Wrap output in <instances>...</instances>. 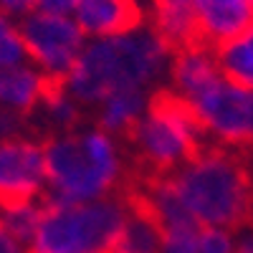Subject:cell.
<instances>
[{
	"label": "cell",
	"instance_id": "cell-1",
	"mask_svg": "<svg viewBox=\"0 0 253 253\" xmlns=\"http://www.w3.org/2000/svg\"><path fill=\"white\" fill-rule=\"evenodd\" d=\"M170 58L172 48L147 23L114 38L86 41L79 61L61 84L84 109L91 112L117 91H157L167 76Z\"/></svg>",
	"mask_w": 253,
	"mask_h": 253
},
{
	"label": "cell",
	"instance_id": "cell-2",
	"mask_svg": "<svg viewBox=\"0 0 253 253\" xmlns=\"http://www.w3.org/2000/svg\"><path fill=\"white\" fill-rule=\"evenodd\" d=\"M46 155V200L89 203L122 195L129 175V152L124 139L81 124L76 129L48 134Z\"/></svg>",
	"mask_w": 253,
	"mask_h": 253
},
{
	"label": "cell",
	"instance_id": "cell-3",
	"mask_svg": "<svg viewBox=\"0 0 253 253\" xmlns=\"http://www.w3.org/2000/svg\"><path fill=\"white\" fill-rule=\"evenodd\" d=\"M167 180L200 228L238 233L253 223V170L246 155L205 144Z\"/></svg>",
	"mask_w": 253,
	"mask_h": 253
},
{
	"label": "cell",
	"instance_id": "cell-4",
	"mask_svg": "<svg viewBox=\"0 0 253 253\" xmlns=\"http://www.w3.org/2000/svg\"><path fill=\"white\" fill-rule=\"evenodd\" d=\"M129 208V195L89 203H56L43 198L28 248L31 253H112Z\"/></svg>",
	"mask_w": 253,
	"mask_h": 253
},
{
	"label": "cell",
	"instance_id": "cell-5",
	"mask_svg": "<svg viewBox=\"0 0 253 253\" xmlns=\"http://www.w3.org/2000/svg\"><path fill=\"white\" fill-rule=\"evenodd\" d=\"M124 144L147 177H165L198 155L205 147V137L187 104L172 91L157 89Z\"/></svg>",
	"mask_w": 253,
	"mask_h": 253
},
{
	"label": "cell",
	"instance_id": "cell-6",
	"mask_svg": "<svg viewBox=\"0 0 253 253\" xmlns=\"http://www.w3.org/2000/svg\"><path fill=\"white\" fill-rule=\"evenodd\" d=\"M185 104L198 119L205 139L246 157L253 155V89L220 74Z\"/></svg>",
	"mask_w": 253,
	"mask_h": 253
},
{
	"label": "cell",
	"instance_id": "cell-7",
	"mask_svg": "<svg viewBox=\"0 0 253 253\" xmlns=\"http://www.w3.org/2000/svg\"><path fill=\"white\" fill-rule=\"evenodd\" d=\"M15 28L26 61L33 63L53 84H61L69 76L84 46H86V36L81 33L74 15L69 13L38 8L33 15L20 20Z\"/></svg>",
	"mask_w": 253,
	"mask_h": 253
},
{
	"label": "cell",
	"instance_id": "cell-8",
	"mask_svg": "<svg viewBox=\"0 0 253 253\" xmlns=\"http://www.w3.org/2000/svg\"><path fill=\"white\" fill-rule=\"evenodd\" d=\"M46 198L43 139L15 134L0 139V208Z\"/></svg>",
	"mask_w": 253,
	"mask_h": 253
},
{
	"label": "cell",
	"instance_id": "cell-9",
	"mask_svg": "<svg viewBox=\"0 0 253 253\" xmlns=\"http://www.w3.org/2000/svg\"><path fill=\"white\" fill-rule=\"evenodd\" d=\"M71 15L86 41L114 38L147 26V0H79Z\"/></svg>",
	"mask_w": 253,
	"mask_h": 253
},
{
	"label": "cell",
	"instance_id": "cell-10",
	"mask_svg": "<svg viewBox=\"0 0 253 253\" xmlns=\"http://www.w3.org/2000/svg\"><path fill=\"white\" fill-rule=\"evenodd\" d=\"M195 38L218 48L253 23V0H193Z\"/></svg>",
	"mask_w": 253,
	"mask_h": 253
},
{
	"label": "cell",
	"instance_id": "cell-11",
	"mask_svg": "<svg viewBox=\"0 0 253 253\" xmlns=\"http://www.w3.org/2000/svg\"><path fill=\"white\" fill-rule=\"evenodd\" d=\"M218 76H220V69L215 61V48L200 43V41H193V43L172 51L167 76H165L167 81L165 89L172 91L177 99L187 101Z\"/></svg>",
	"mask_w": 253,
	"mask_h": 253
},
{
	"label": "cell",
	"instance_id": "cell-12",
	"mask_svg": "<svg viewBox=\"0 0 253 253\" xmlns=\"http://www.w3.org/2000/svg\"><path fill=\"white\" fill-rule=\"evenodd\" d=\"M51 86L53 81L46 79L28 61L8 66L0 71V109L10 112L20 119L33 117Z\"/></svg>",
	"mask_w": 253,
	"mask_h": 253
},
{
	"label": "cell",
	"instance_id": "cell-13",
	"mask_svg": "<svg viewBox=\"0 0 253 253\" xmlns=\"http://www.w3.org/2000/svg\"><path fill=\"white\" fill-rule=\"evenodd\" d=\"M155 91H139V89H126V91H117L109 94L104 101H99L91 109L94 114V124L99 129L109 132L119 139H126L137 122L142 119V114L147 112V104H150Z\"/></svg>",
	"mask_w": 253,
	"mask_h": 253
},
{
	"label": "cell",
	"instance_id": "cell-14",
	"mask_svg": "<svg viewBox=\"0 0 253 253\" xmlns=\"http://www.w3.org/2000/svg\"><path fill=\"white\" fill-rule=\"evenodd\" d=\"M147 23L165 38L172 51L198 41L193 0H147Z\"/></svg>",
	"mask_w": 253,
	"mask_h": 253
},
{
	"label": "cell",
	"instance_id": "cell-15",
	"mask_svg": "<svg viewBox=\"0 0 253 253\" xmlns=\"http://www.w3.org/2000/svg\"><path fill=\"white\" fill-rule=\"evenodd\" d=\"M132 198V195H129ZM112 253H162V233L152 215L132 198V208L119 236L112 246Z\"/></svg>",
	"mask_w": 253,
	"mask_h": 253
},
{
	"label": "cell",
	"instance_id": "cell-16",
	"mask_svg": "<svg viewBox=\"0 0 253 253\" xmlns=\"http://www.w3.org/2000/svg\"><path fill=\"white\" fill-rule=\"evenodd\" d=\"M215 61L228 81L253 89V23L241 36L220 43L215 48Z\"/></svg>",
	"mask_w": 253,
	"mask_h": 253
},
{
	"label": "cell",
	"instance_id": "cell-17",
	"mask_svg": "<svg viewBox=\"0 0 253 253\" xmlns=\"http://www.w3.org/2000/svg\"><path fill=\"white\" fill-rule=\"evenodd\" d=\"M84 114H86V109L63 89V84H53L46 94V99L41 101L38 112H36V117H41V122L51 129V134L69 132V129L81 126Z\"/></svg>",
	"mask_w": 253,
	"mask_h": 253
},
{
	"label": "cell",
	"instance_id": "cell-18",
	"mask_svg": "<svg viewBox=\"0 0 253 253\" xmlns=\"http://www.w3.org/2000/svg\"><path fill=\"white\" fill-rule=\"evenodd\" d=\"M41 205H43V200L15 203V205H8V208H0V218L5 220V225H8L23 243H31L33 230H36L38 218H41Z\"/></svg>",
	"mask_w": 253,
	"mask_h": 253
},
{
	"label": "cell",
	"instance_id": "cell-19",
	"mask_svg": "<svg viewBox=\"0 0 253 253\" xmlns=\"http://www.w3.org/2000/svg\"><path fill=\"white\" fill-rule=\"evenodd\" d=\"M195 253H236V233L223 228H203Z\"/></svg>",
	"mask_w": 253,
	"mask_h": 253
},
{
	"label": "cell",
	"instance_id": "cell-20",
	"mask_svg": "<svg viewBox=\"0 0 253 253\" xmlns=\"http://www.w3.org/2000/svg\"><path fill=\"white\" fill-rule=\"evenodd\" d=\"M20 61H26V53H23V46H20L18 28H15L8 36H0V71L8 66H15Z\"/></svg>",
	"mask_w": 253,
	"mask_h": 253
},
{
	"label": "cell",
	"instance_id": "cell-21",
	"mask_svg": "<svg viewBox=\"0 0 253 253\" xmlns=\"http://www.w3.org/2000/svg\"><path fill=\"white\" fill-rule=\"evenodd\" d=\"M38 8H41V0H0V13L15 26L28 15H33Z\"/></svg>",
	"mask_w": 253,
	"mask_h": 253
},
{
	"label": "cell",
	"instance_id": "cell-22",
	"mask_svg": "<svg viewBox=\"0 0 253 253\" xmlns=\"http://www.w3.org/2000/svg\"><path fill=\"white\" fill-rule=\"evenodd\" d=\"M0 253H31L28 243L20 241L13 230L5 225L3 218H0Z\"/></svg>",
	"mask_w": 253,
	"mask_h": 253
},
{
	"label": "cell",
	"instance_id": "cell-23",
	"mask_svg": "<svg viewBox=\"0 0 253 253\" xmlns=\"http://www.w3.org/2000/svg\"><path fill=\"white\" fill-rule=\"evenodd\" d=\"M26 119H20L10 112H3L0 109V139H8V137H15V134H23L26 132Z\"/></svg>",
	"mask_w": 253,
	"mask_h": 253
},
{
	"label": "cell",
	"instance_id": "cell-24",
	"mask_svg": "<svg viewBox=\"0 0 253 253\" xmlns=\"http://www.w3.org/2000/svg\"><path fill=\"white\" fill-rule=\"evenodd\" d=\"M236 253H253V223L236 233Z\"/></svg>",
	"mask_w": 253,
	"mask_h": 253
},
{
	"label": "cell",
	"instance_id": "cell-25",
	"mask_svg": "<svg viewBox=\"0 0 253 253\" xmlns=\"http://www.w3.org/2000/svg\"><path fill=\"white\" fill-rule=\"evenodd\" d=\"M79 5V0H41L43 10H53V13H74V8Z\"/></svg>",
	"mask_w": 253,
	"mask_h": 253
},
{
	"label": "cell",
	"instance_id": "cell-26",
	"mask_svg": "<svg viewBox=\"0 0 253 253\" xmlns=\"http://www.w3.org/2000/svg\"><path fill=\"white\" fill-rule=\"evenodd\" d=\"M248 160H251V170H253V155H248Z\"/></svg>",
	"mask_w": 253,
	"mask_h": 253
}]
</instances>
